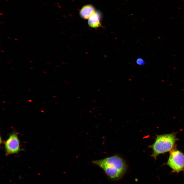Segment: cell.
Masks as SVG:
<instances>
[{
	"label": "cell",
	"mask_w": 184,
	"mask_h": 184,
	"mask_svg": "<svg viewBox=\"0 0 184 184\" xmlns=\"http://www.w3.org/2000/svg\"><path fill=\"white\" fill-rule=\"evenodd\" d=\"M95 12L93 6L91 5H87L82 8L80 12V15L83 19H89Z\"/></svg>",
	"instance_id": "cell-5"
},
{
	"label": "cell",
	"mask_w": 184,
	"mask_h": 184,
	"mask_svg": "<svg viewBox=\"0 0 184 184\" xmlns=\"http://www.w3.org/2000/svg\"><path fill=\"white\" fill-rule=\"evenodd\" d=\"M176 140V136L173 133L158 135L155 142L149 146L153 150L151 156L156 159L159 154L170 151Z\"/></svg>",
	"instance_id": "cell-2"
},
{
	"label": "cell",
	"mask_w": 184,
	"mask_h": 184,
	"mask_svg": "<svg viewBox=\"0 0 184 184\" xmlns=\"http://www.w3.org/2000/svg\"><path fill=\"white\" fill-rule=\"evenodd\" d=\"M100 15L99 13L95 11L88 19V23L89 25L93 28H97L100 27Z\"/></svg>",
	"instance_id": "cell-6"
},
{
	"label": "cell",
	"mask_w": 184,
	"mask_h": 184,
	"mask_svg": "<svg viewBox=\"0 0 184 184\" xmlns=\"http://www.w3.org/2000/svg\"><path fill=\"white\" fill-rule=\"evenodd\" d=\"M92 163L102 169L108 177L113 180L121 179L127 169L125 162L117 155L94 160Z\"/></svg>",
	"instance_id": "cell-1"
},
{
	"label": "cell",
	"mask_w": 184,
	"mask_h": 184,
	"mask_svg": "<svg viewBox=\"0 0 184 184\" xmlns=\"http://www.w3.org/2000/svg\"><path fill=\"white\" fill-rule=\"evenodd\" d=\"M15 40H18L17 39H16V38L15 39Z\"/></svg>",
	"instance_id": "cell-9"
},
{
	"label": "cell",
	"mask_w": 184,
	"mask_h": 184,
	"mask_svg": "<svg viewBox=\"0 0 184 184\" xmlns=\"http://www.w3.org/2000/svg\"><path fill=\"white\" fill-rule=\"evenodd\" d=\"M1 52H4V51H1Z\"/></svg>",
	"instance_id": "cell-10"
},
{
	"label": "cell",
	"mask_w": 184,
	"mask_h": 184,
	"mask_svg": "<svg viewBox=\"0 0 184 184\" xmlns=\"http://www.w3.org/2000/svg\"><path fill=\"white\" fill-rule=\"evenodd\" d=\"M4 145L6 156L18 153L21 150L18 133L15 132L10 133Z\"/></svg>",
	"instance_id": "cell-4"
},
{
	"label": "cell",
	"mask_w": 184,
	"mask_h": 184,
	"mask_svg": "<svg viewBox=\"0 0 184 184\" xmlns=\"http://www.w3.org/2000/svg\"><path fill=\"white\" fill-rule=\"evenodd\" d=\"M137 64L140 65H143L145 64V62L141 58H139L136 61Z\"/></svg>",
	"instance_id": "cell-7"
},
{
	"label": "cell",
	"mask_w": 184,
	"mask_h": 184,
	"mask_svg": "<svg viewBox=\"0 0 184 184\" xmlns=\"http://www.w3.org/2000/svg\"><path fill=\"white\" fill-rule=\"evenodd\" d=\"M167 164L174 172L178 173L183 170L184 169V155L178 150L171 151Z\"/></svg>",
	"instance_id": "cell-3"
},
{
	"label": "cell",
	"mask_w": 184,
	"mask_h": 184,
	"mask_svg": "<svg viewBox=\"0 0 184 184\" xmlns=\"http://www.w3.org/2000/svg\"><path fill=\"white\" fill-rule=\"evenodd\" d=\"M8 38H9V39L10 38H9V37H8Z\"/></svg>",
	"instance_id": "cell-11"
},
{
	"label": "cell",
	"mask_w": 184,
	"mask_h": 184,
	"mask_svg": "<svg viewBox=\"0 0 184 184\" xmlns=\"http://www.w3.org/2000/svg\"><path fill=\"white\" fill-rule=\"evenodd\" d=\"M27 101H28V102H31L32 101H31V100H29Z\"/></svg>",
	"instance_id": "cell-8"
}]
</instances>
